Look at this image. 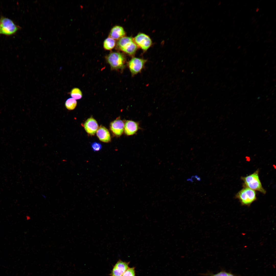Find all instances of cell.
Wrapping results in <instances>:
<instances>
[{
    "instance_id": "1",
    "label": "cell",
    "mask_w": 276,
    "mask_h": 276,
    "mask_svg": "<svg viewBox=\"0 0 276 276\" xmlns=\"http://www.w3.org/2000/svg\"><path fill=\"white\" fill-rule=\"evenodd\" d=\"M241 179L244 182L245 187L263 194L266 193V191L262 187L259 178L258 170L249 175L242 177Z\"/></svg>"
},
{
    "instance_id": "15",
    "label": "cell",
    "mask_w": 276,
    "mask_h": 276,
    "mask_svg": "<svg viewBox=\"0 0 276 276\" xmlns=\"http://www.w3.org/2000/svg\"><path fill=\"white\" fill-rule=\"evenodd\" d=\"M77 104V101L76 100L72 98H70L67 99L66 100L65 105L67 109L72 110L75 108Z\"/></svg>"
},
{
    "instance_id": "9",
    "label": "cell",
    "mask_w": 276,
    "mask_h": 276,
    "mask_svg": "<svg viewBox=\"0 0 276 276\" xmlns=\"http://www.w3.org/2000/svg\"><path fill=\"white\" fill-rule=\"evenodd\" d=\"M124 126V123L123 121L120 117H118L111 122L110 129L115 135L120 136L123 132Z\"/></svg>"
},
{
    "instance_id": "8",
    "label": "cell",
    "mask_w": 276,
    "mask_h": 276,
    "mask_svg": "<svg viewBox=\"0 0 276 276\" xmlns=\"http://www.w3.org/2000/svg\"><path fill=\"white\" fill-rule=\"evenodd\" d=\"M130 262H126L119 260L113 267L110 276H122L129 268Z\"/></svg>"
},
{
    "instance_id": "12",
    "label": "cell",
    "mask_w": 276,
    "mask_h": 276,
    "mask_svg": "<svg viewBox=\"0 0 276 276\" xmlns=\"http://www.w3.org/2000/svg\"><path fill=\"white\" fill-rule=\"evenodd\" d=\"M96 132L97 135L101 141L107 143L110 141L111 137L109 131L105 127L100 126Z\"/></svg>"
},
{
    "instance_id": "5",
    "label": "cell",
    "mask_w": 276,
    "mask_h": 276,
    "mask_svg": "<svg viewBox=\"0 0 276 276\" xmlns=\"http://www.w3.org/2000/svg\"><path fill=\"white\" fill-rule=\"evenodd\" d=\"M107 61L113 69H122L125 66V59L121 53L113 52L109 54L107 58Z\"/></svg>"
},
{
    "instance_id": "7",
    "label": "cell",
    "mask_w": 276,
    "mask_h": 276,
    "mask_svg": "<svg viewBox=\"0 0 276 276\" xmlns=\"http://www.w3.org/2000/svg\"><path fill=\"white\" fill-rule=\"evenodd\" d=\"M133 41L137 46L143 50L146 51L151 46L152 41L148 35L142 33H139L134 38Z\"/></svg>"
},
{
    "instance_id": "4",
    "label": "cell",
    "mask_w": 276,
    "mask_h": 276,
    "mask_svg": "<svg viewBox=\"0 0 276 276\" xmlns=\"http://www.w3.org/2000/svg\"><path fill=\"white\" fill-rule=\"evenodd\" d=\"M119 48L122 51L132 55L137 49V46L131 37H123L119 39L117 43Z\"/></svg>"
},
{
    "instance_id": "6",
    "label": "cell",
    "mask_w": 276,
    "mask_h": 276,
    "mask_svg": "<svg viewBox=\"0 0 276 276\" xmlns=\"http://www.w3.org/2000/svg\"><path fill=\"white\" fill-rule=\"evenodd\" d=\"M147 60L134 57L129 62L128 65L132 75L133 76L140 72L143 69Z\"/></svg>"
},
{
    "instance_id": "3",
    "label": "cell",
    "mask_w": 276,
    "mask_h": 276,
    "mask_svg": "<svg viewBox=\"0 0 276 276\" xmlns=\"http://www.w3.org/2000/svg\"><path fill=\"white\" fill-rule=\"evenodd\" d=\"M236 197L242 205L247 206H249L257 199L255 191L246 187L237 193Z\"/></svg>"
},
{
    "instance_id": "19",
    "label": "cell",
    "mask_w": 276,
    "mask_h": 276,
    "mask_svg": "<svg viewBox=\"0 0 276 276\" xmlns=\"http://www.w3.org/2000/svg\"><path fill=\"white\" fill-rule=\"evenodd\" d=\"M211 276H235L230 272H228L225 271H222L212 275Z\"/></svg>"
},
{
    "instance_id": "2",
    "label": "cell",
    "mask_w": 276,
    "mask_h": 276,
    "mask_svg": "<svg viewBox=\"0 0 276 276\" xmlns=\"http://www.w3.org/2000/svg\"><path fill=\"white\" fill-rule=\"evenodd\" d=\"M21 28L11 19L2 16L0 18V34L9 36L14 34Z\"/></svg>"
},
{
    "instance_id": "16",
    "label": "cell",
    "mask_w": 276,
    "mask_h": 276,
    "mask_svg": "<svg viewBox=\"0 0 276 276\" xmlns=\"http://www.w3.org/2000/svg\"><path fill=\"white\" fill-rule=\"evenodd\" d=\"M70 95L72 98L76 100L80 99L82 96V91L79 88H77L72 89L71 91Z\"/></svg>"
},
{
    "instance_id": "14",
    "label": "cell",
    "mask_w": 276,
    "mask_h": 276,
    "mask_svg": "<svg viewBox=\"0 0 276 276\" xmlns=\"http://www.w3.org/2000/svg\"><path fill=\"white\" fill-rule=\"evenodd\" d=\"M116 45V42L114 40L109 37L104 40L103 43L104 48L107 50H110L113 49Z\"/></svg>"
},
{
    "instance_id": "11",
    "label": "cell",
    "mask_w": 276,
    "mask_h": 276,
    "mask_svg": "<svg viewBox=\"0 0 276 276\" xmlns=\"http://www.w3.org/2000/svg\"><path fill=\"white\" fill-rule=\"evenodd\" d=\"M84 125L86 132L92 135H95L98 128L97 122L92 117L87 119L85 122Z\"/></svg>"
},
{
    "instance_id": "17",
    "label": "cell",
    "mask_w": 276,
    "mask_h": 276,
    "mask_svg": "<svg viewBox=\"0 0 276 276\" xmlns=\"http://www.w3.org/2000/svg\"><path fill=\"white\" fill-rule=\"evenodd\" d=\"M135 271L134 267H129L124 273L122 276H135Z\"/></svg>"
},
{
    "instance_id": "13",
    "label": "cell",
    "mask_w": 276,
    "mask_h": 276,
    "mask_svg": "<svg viewBox=\"0 0 276 276\" xmlns=\"http://www.w3.org/2000/svg\"><path fill=\"white\" fill-rule=\"evenodd\" d=\"M125 32L121 26H116L112 28L109 33V37L114 40L119 39L124 37Z\"/></svg>"
},
{
    "instance_id": "10",
    "label": "cell",
    "mask_w": 276,
    "mask_h": 276,
    "mask_svg": "<svg viewBox=\"0 0 276 276\" xmlns=\"http://www.w3.org/2000/svg\"><path fill=\"white\" fill-rule=\"evenodd\" d=\"M139 129V124L137 122L130 120L125 121L124 130L127 135L131 136L135 134Z\"/></svg>"
},
{
    "instance_id": "18",
    "label": "cell",
    "mask_w": 276,
    "mask_h": 276,
    "mask_svg": "<svg viewBox=\"0 0 276 276\" xmlns=\"http://www.w3.org/2000/svg\"><path fill=\"white\" fill-rule=\"evenodd\" d=\"M91 146L93 151L95 152L99 151L102 147L100 143L96 142L92 143L91 144Z\"/></svg>"
}]
</instances>
